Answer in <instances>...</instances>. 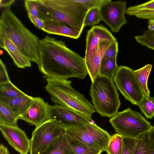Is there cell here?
Listing matches in <instances>:
<instances>
[{"label":"cell","instance_id":"cell-1","mask_svg":"<svg viewBox=\"0 0 154 154\" xmlns=\"http://www.w3.org/2000/svg\"><path fill=\"white\" fill-rule=\"evenodd\" d=\"M38 69L46 80L84 79L88 74L84 58L69 49L62 40L47 35L39 44Z\"/></svg>","mask_w":154,"mask_h":154},{"label":"cell","instance_id":"cell-2","mask_svg":"<svg viewBox=\"0 0 154 154\" xmlns=\"http://www.w3.org/2000/svg\"><path fill=\"white\" fill-rule=\"evenodd\" d=\"M44 20L52 19L61 22L82 33L89 9L100 7L103 0H39Z\"/></svg>","mask_w":154,"mask_h":154},{"label":"cell","instance_id":"cell-3","mask_svg":"<svg viewBox=\"0 0 154 154\" xmlns=\"http://www.w3.org/2000/svg\"><path fill=\"white\" fill-rule=\"evenodd\" d=\"M0 25L22 53L31 62L38 64L40 39L23 24L10 8L3 9L0 17Z\"/></svg>","mask_w":154,"mask_h":154},{"label":"cell","instance_id":"cell-4","mask_svg":"<svg viewBox=\"0 0 154 154\" xmlns=\"http://www.w3.org/2000/svg\"><path fill=\"white\" fill-rule=\"evenodd\" d=\"M46 81L45 88L54 103L90 118L95 112L91 102L72 87L71 81L61 79H48Z\"/></svg>","mask_w":154,"mask_h":154},{"label":"cell","instance_id":"cell-5","mask_svg":"<svg viewBox=\"0 0 154 154\" xmlns=\"http://www.w3.org/2000/svg\"><path fill=\"white\" fill-rule=\"evenodd\" d=\"M90 94L95 111L102 116L111 118L118 112L121 103L112 80L98 75L92 82Z\"/></svg>","mask_w":154,"mask_h":154},{"label":"cell","instance_id":"cell-6","mask_svg":"<svg viewBox=\"0 0 154 154\" xmlns=\"http://www.w3.org/2000/svg\"><path fill=\"white\" fill-rule=\"evenodd\" d=\"M109 122L117 133L134 138L149 131L152 126L141 114L129 108L118 112Z\"/></svg>","mask_w":154,"mask_h":154},{"label":"cell","instance_id":"cell-7","mask_svg":"<svg viewBox=\"0 0 154 154\" xmlns=\"http://www.w3.org/2000/svg\"><path fill=\"white\" fill-rule=\"evenodd\" d=\"M65 134L84 143L105 151L111 137L92 120L79 127L65 128Z\"/></svg>","mask_w":154,"mask_h":154},{"label":"cell","instance_id":"cell-8","mask_svg":"<svg viewBox=\"0 0 154 154\" xmlns=\"http://www.w3.org/2000/svg\"><path fill=\"white\" fill-rule=\"evenodd\" d=\"M65 134V128L50 120L35 128L30 139V154H43L51 143Z\"/></svg>","mask_w":154,"mask_h":154},{"label":"cell","instance_id":"cell-9","mask_svg":"<svg viewBox=\"0 0 154 154\" xmlns=\"http://www.w3.org/2000/svg\"><path fill=\"white\" fill-rule=\"evenodd\" d=\"M113 79L124 98L132 104L137 105L143 95L134 70L126 66H119Z\"/></svg>","mask_w":154,"mask_h":154},{"label":"cell","instance_id":"cell-10","mask_svg":"<svg viewBox=\"0 0 154 154\" xmlns=\"http://www.w3.org/2000/svg\"><path fill=\"white\" fill-rule=\"evenodd\" d=\"M126 4L125 1L108 0L100 7L102 20L114 32H118L127 23L125 17Z\"/></svg>","mask_w":154,"mask_h":154},{"label":"cell","instance_id":"cell-11","mask_svg":"<svg viewBox=\"0 0 154 154\" xmlns=\"http://www.w3.org/2000/svg\"><path fill=\"white\" fill-rule=\"evenodd\" d=\"M49 115L50 120L55 121L65 128L81 127L93 120L91 118L57 104L50 105Z\"/></svg>","mask_w":154,"mask_h":154},{"label":"cell","instance_id":"cell-12","mask_svg":"<svg viewBox=\"0 0 154 154\" xmlns=\"http://www.w3.org/2000/svg\"><path fill=\"white\" fill-rule=\"evenodd\" d=\"M50 105L40 97H34L33 101L27 110L19 117L37 127L50 120Z\"/></svg>","mask_w":154,"mask_h":154},{"label":"cell","instance_id":"cell-13","mask_svg":"<svg viewBox=\"0 0 154 154\" xmlns=\"http://www.w3.org/2000/svg\"><path fill=\"white\" fill-rule=\"evenodd\" d=\"M1 133L10 145L20 154H28L31 141L24 131L18 127L0 125Z\"/></svg>","mask_w":154,"mask_h":154},{"label":"cell","instance_id":"cell-14","mask_svg":"<svg viewBox=\"0 0 154 154\" xmlns=\"http://www.w3.org/2000/svg\"><path fill=\"white\" fill-rule=\"evenodd\" d=\"M106 40L117 41L116 38L107 28L103 25H96L89 30L86 35V47L84 59L88 61L98 44Z\"/></svg>","mask_w":154,"mask_h":154},{"label":"cell","instance_id":"cell-15","mask_svg":"<svg viewBox=\"0 0 154 154\" xmlns=\"http://www.w3.org/2000/svg\"><path fill=\"white\" fill-rule=\"evenodd\" d=\"M0 47L5 50L16 66L20 68L30 67L31 62L22 53L0 25Z\"/></svg>","mask_w":154,"mask_h":154},{"label":"cell","instance_id":"cell-16","mask_svg":"<svg viewBox=\"0 0 154 154\" xmlns=\"http://www.w3.org/2000/svg\"><path fill=\"white\" fill-rule=\"evenodd\" d=\"M113 42H114L106 40L100 42L95 50L91 58L85 62L88 74L92 82L98 75L100 65L105 53Z\"/></svg>","mask_w":154,"mask_h":154},{"label":"cell","instance_id":"cell-17","mask_svg":"<svg viewBox=\"0 0 154 154\" xmlns=\"http://www.w3.org/2000/svg\"><path fill=\"white\" fill-rule=\"evenodd\" d=\"M44 20L43 31L48 34L70 38H78L81 33L66 24L57 20L48 19Z\"/></svg>","mask_w":154,"mask_h":154},{"label":"cell","instance_id":"cell-18","mask_svg":"<svg viewBox=\"0 0 154 154\" xmlns=\"http://www.w3.org/2000/svg\"><path fill=\"white\" fill-rule=\"evenodd\" d=\"M34 97L26 94L11 99L0 98L19 117L23 115L31 104Z\"/></svg>","mask_w":154,"mask_h":154},{"label":"cell","instance_id":"cell-19","mask_svg":"<svg viewBox=\"0 0 154 154\" xmlns=\"http://www.w3.org/2000/svg\"><path fill=\"white\" fill-rule=\"evenodd\" d=\"M126 14L141 19H149L154 17V0L128 8Z\"/></svg>","mask_w":154,"mask_h":154},{"label":"cell","instance_id":"cell-20","mask_svg":"<svg viewBox=\"0 0 154 154\" xmlns=\"http://www.w3.org/2000/svg\"><path fill=\"white\" fill-rule=\"evenodd\" d=\"M43 154H73L69 145L66 135L63 134L55 139Z\"/></svg>","mask_w":154,"mask_h":154},{"label":"cell","instance_id":"cell-21","mask_svg":"<svg viewBox=\"0 0 154 154\" xmlns=\"http://www.w3.org/2000/svg\"><path fill=\"white\" fill-rule=\"evenodd\" d=\"M18 117L2 100L0 99V125L18 127Z\"/></svg>","mask_w":154,"mask_h":154},{"label":"cell","instance_id":"cell-22","mask_svg":"<svg viewBox=\"0 0 154 154\" xmlns=\"http://www.w3.org/2000/svg\"><path fill=\"white\" fill-rule=\"evenodd\" d=\"M66 136L73 154H100L103 152L97 148L87 145Z\"/></svg>","mask_w":154,"mask_h":154},{"label":"cell","instance_id":"cell-23","mask_svg":"<svg viewBox=\"0 0 154 154\" xmlns=\"http://www.w3.org/2000/svg\"><path fill=\"white\" fill-rule=\"evenodd\" d=\"M152 65L148 64L134 72L143 96H150V91L147 86V81Z\"/></svg>","mask_w":154,"mask_h":154},{"label":"cell","instance_id":"cell-24","mask_svg":"<svg viewBox=\"0 0 154 154\" xmlns=\"http://www.w3.org/2000/svg\"><path fill=\"white\" fill-rule=\"evenodd\" d=\"M119 66L117 63V58H109L101 62L98 75L112 80Z\"/></svg>","mask_w":154,"mask_h":154},{"label":"cell","instance_id":"cell-25","mask_svg":"<svg viewBox=\"0 0 154 154\" xmlns=\"http://www.w3.org/2000/svg\"><path fill=\"white\" fill-rule=\"evenodd\" d=\"M26 94L16 87L11 81L0 84V98H13Z\"/></svg>","mask_w":154,"mask_h":154},{"label":"cell","instance_id":"cell-26","mask_svg":"<svg viewBox=\"0 0 154 154\" xmlns=\"http://www.w3.org/2000/svg\"><path fill=\"white\" fill-rule=\"evenodd\" d=\"M149 131L139 135L136 138L134 154H151L149 145Z\"/></svg>","mask_w":154,"mask_h":154},{"label":"cell","instance_id":"cell-27","mask_svg":"<svg viewBox=\"0 0 154 154\" xmlns=\"http://www.w3.org/2000/svg\"><path fill=\"white\" fill-rule=\"evenodd\" d=\"M123 136L117 133L111 136L105 150L108 154H122Z\"/></svg>","mask_w":154,"mask_h":154},{"label":"cell","instance_id":"cell-28","mask_svg":"<svg viewBox=\"0 0 154 154\" xmlns=\"http://www.w3.org/2000/svg\"><path fill=\"white\" fill-rule=\"evenodd\" d=\"M137 105L147 119H152L154 117V97L143 96Z\"/></svg>","mask_w":154,"mask_h":154},{"label":"cell","instance_id":"cell-29","mask_svg":"<svg viewBox=\"0 0 154 154\" xmlns=\"http://www.w3.org/2000/svg\"><path fill=\"white\" fill-rule=\"evenodd\" d=\"M102 21L100 7H95L91 8L87 12L84 22V26L92 27L96 26Z\"/></svg>","mask_w":154,"mask_h":154},{"label":"cell","instance_id":"cell-30","mask_svg":"<svg viewBox=\"0 0 154 154\" xmlns=\"http://www.w3.org/2000/svg\"><path fill=\"white\" fill-rule=\"evenodd\" d=\"M24 6L27 14L42 19L39 0H26Z\"/></svg>","mask_w":154,"mask_h":154},{"label":"cell","instance_id":"cell-31","mask_svg":"<svg viewBox=\"0 0 154 154\" xmlns=\"http://www.w3.org/2000/svg\"><path fill=\"white\" fill-rule=\"evenodd\" d=\"M136 138L123 136L122 154H134Z\"/></svg>","mask_w":154,"mask_h":154},{"label":"cell","instance_id":"cell-32","mask_svg":"<svg viewBox=\"0 0 154 154\" xmlns=\"http://www.w3.org/2000/svg\"><path fill=\"white\" fill-rule=\"evenodd\" d=\"M118 52V42H113L106 51L102 62L110 58H117Z\"/></svg>","mask_w":154,"mask_h":154},{"label":"cell","instance_id":"cell-33","mask_svg":"<svg viewBox=\"0 0 154 154\" xmlns=\"http://www.w3.org/2000/svg\"><path fill=\"white\" fill-rule=\"evenodd\" d=\"M135 39L137 42L142 45L154 50V38L142 35L135 36Z\"/></svg>","mask_w":154,"mask_h":154},{"label":"cell","instance_id":"cell-34","mask_svg":"<svg viewBox=\"0 0 154 154\" xmlns=\"http://www.w3.org/2000/svg\"><path fill=\"white\" fill-rule=\"evenodd\" d=\"M5 65L1 59H0V84L10 82Z\"/></svg>","mask_w":154,"mask_h":154},{"label":"cell","instance_id":"cell-35","mask_svg":"<svg viewBox=\"0 0 154 154\" xmlns=\"http://www.w3.org/2000/svg\"><path fill=\"white\" fill-rule=\"evenodd\" d=\"M27 15L29 20L34 26L43 30L44 28V20L29 14H27Z\"/></svg>","mask_w":154,"mask_h":154},{"label":"cell","instance_id":"cell-36","mask_svg":"<svg viewBox=\"0 0 154 154\" xmlns=\"http://www.w3.org/2000/svg\"><path fill=\"white\" fill-rule=\"evenodd\" d=\"M149 131V139L151 154H154V126L152 127Z\"/></svg>","mask_w":154,"mask_h":154},{"label":"cell","instance_id":"cell-37","mask_svg":"<svg viewBox=\"0 0 154 154\" xmlns=\"http://www.w3.org/2000/svg\"><path fill=\"white\" fill-rule=\"evenodd\" d=\"M15 0H0V7L1 8H9L14 4Z\"/></svg>","mask_w":154,"mask_h":154},{"label":"cell","instance_id":"cell-38","mask_svg":"<svg viewBox=\"0 0 154 154\" xmlns=\"http://www.w3.org/2000/svg\"><path fill=\"white\" fill-rule=\"evenodd\" d=\"M148 28L149 30L154 31V17L148 20Z\"/></svg>","mask_w":154,"mask_h":154},{"label":"cell","instance_id":"cell-39","mask_svg":"<svg viewBox=\"0 0 154 154\" xmlns=\"http://www.w3.org/2000/svg\"><path fill=\"white\" fill-rule=\"evenodd\" d=\"M142 35L146 37L154 38V31L147 29L144 31Z\"/></svg>","mask_w":154,"mask_h":154},{"label":"cell","instance_id":"cell-40","mask_svg":"<svg viewBox=\"0 0 154 154\" xmlns=\"http://www.w3.org/2000/svg\"><path fill=\"white\" fill-rule=\"evenodd\" d=\"M0 154H9L7 147L2 144L0 145Z\"/></svg>","mask_w":154,"mask_h":154}]
</instances>
